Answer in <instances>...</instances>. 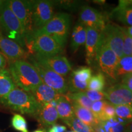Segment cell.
<instances>
[{"label": "cell", "mask_w": 132, "mask_h": 132, "mask_svg": "<svg viewBox=\"0 0 132 132\" xmlns=\"http://www.w3.org/2000/svg\"><path fill=\"white\" fill-rule=\"evenodd\" d=\"M8 70L16 86L26 92H31L43 83L35 67L25 59L7 62Z\"/></svg>", "instance_id": "1"}, {"label": "cell", "mask_w": 132, "mask_h": 132, "mask_svg": "<svg viewBox=\"0 0 132 132\" xmlns=\"http://www.w3.org/2000/svg\"><path fill=\"white\" fill-rule=\"evenodd\" d=\"M0 103L6 108L33 117L40 106L31 93L18 87L0 98Z\"/></svg>", "instance_id": "2"}, {"label": "cell", "mask_w": 132, "mask_h": 132, "mask_svg": "<svg viewBox=\"0 0 132 132\" xmlns=\"http://www.w3.org/2000/svg\"><path fill=\"white\" fill-rule=\"evenodd\" d=\"M25 47L29 55H58L63 48L52 36L46 34L32 32L26 37Z\"/></svg>", "instance_id": "3"}, {"label": "cell", "mask_w": 132, "mask_h": 132, "mask_svg": "<svg viewBox=\"0 0 132 132\" xmlns=\"http://www.w3.org/2000/svg\"><path fill=\"white\" fill-rule=\"evenodd\" d=\"M0 33L25 47V36L22 27L16 16L11 11L9 1H5L2 12L0 14Z\"/></svg>", "instance_id": "4"}, {"label": "cell", "mask_w": 132, "mask_h": 132, "mask_svg": "<svg viewBox=\"0 0 132 132\" xmlns=\"http://www.w3.org/2000/svg\"><path fill=\"white\" fill-rule=\"evenodd\" d=\"M70 15L66 13H59L53 16L44 27L32 32L46 34L53 37L64 48L69 36Z\"/></svg>", "instance_id": "5"}, {"label": "cell", "mask_w": 132, "mask_h": 132, "mask_svg": "<svg viewBox=\"0 0 132 132\" xmlns=\"http://www.w3.org/2000/svg\"><path fill=\"white\" fill-rule=\"evenodd\" d=\"M119 58L106 44L98 40L95 61L105 74L116 80L115 72Z\"/></svg>", "instance_id": "6"}, {"label": "cell", "mask_w": 132, "mask_h": 132, "mask_svg": "<svg viewBox=\"0 0 132 132\" xmlns=\"http://www.w3.org/2000/svg\"><path fill=\"white\" fill-rule=\"evenodd\" d=\"M28 58L37 71L44 84L52 87L60 94L64 95L68 92V81L64 77L40 65L31 57Z\"/></svg>", "instance_id": "7"}, {"label": "cell", "mask_w": 132, "mask_h": 132, "mask_svg": "<svg viewBox=\"0 0 132 132\" xmlns=\"http://www.w3.org/2000/svg\"><path fill=\"white\" fill-rule=\"evenodd\" d=\"M99 40L106 44L120 59L123 57L122 28L114 24H107L100 33Z\"/></svg>", "instance_id": "8"}, {"label": "cell", "mask_w": 132, "mask_h": 132, "mask_svg": "<svg viewBox=\"0 0 132 132\" xmlns=\"http://www.w3.org/2000/svg\"><path fill=\"white\" fill-rule=\"evenodd\" d=\"M9 6L11 11L20 23L26 37L32 32V1L11 0Z\"/></svg>", "instance_id": "9"}, {"label": "cell", "mask_w": 132, "mask_h": 132, "mask_svg": "<svg viewBox=\"0 0 132 132\" xmlns=\"http://www.w3.org/2000/svg\"><path fill=\"white\" fill-rule=\"evenodd\" d=\"M53 5L54 3L51 1H32L33 31L41 29L52 19L53 16Z\"/></svg>", "instance_id": "10"}, {"label": "cell", "mask_w": 132, "mask_h": 132, "mask_svg": "<svg viewBox=\"0 0 132 132\" xmlns=\"http://www.w3.org/2000/svg\"><path fill=\"white\" fill-rule=\"evenodd\" d=\"M28 57H31L37 63L62 77L67 76L72 70V67L68 59L62 56H41L34 54L29 55Z\"/></svg>", "instance_id": "11"}, {"label": "cell", "mask_w": 132, "mask_h": 132, "mask_svg": "<svg viewBox=\"0 0 132 132\" xmlns=\"http://www.w3.org/2000/svg\"><path fill=\"white\" fill-rule=\"evenodd\" d=\"M79 22L100 33L106 26V17L97 9L84 6L80 10Z\"/></svg>", "instance_id": "12"}, {"label": "cell", "mask_w": 132, "mask_h": 132, "mask_svg": "<svg viewBox=\"0 0 132 132\" xmlns=\"http://www.w3.org/2000/svg\"><path fill=\"white\" fill-rule=\"evenodd\" d=\"M0 52L7 59V62L28 58L29 54L18 43L0 33Z\"/></svg>", "instance_id": "13"}, {"label": "cell", "mask_w": 132, "mask_h": 132, "mask_svg": "<svg viewBox=\"0 0 132 132\" xmlns=\"http://www.w3.org/2000/svg\"><path fill=\"white\" fill-rule=\"evenodd\" d=\"M105 94L107 102L114 106L132 105V92L123 84L119 83L108 87Z\"/></svg>", "instance_id": "14"}, {"label": "cell", "mask_w": 132, "mask_h": 132, "mask_svg": "<svg viewBox=\"0 0 132 132\" xmlns=\"http://www.w3.org/2000/svg\"><path fill=\"white\" fill-rule=\"evenodd\" d=\"M91 76L92 70L89 67H81L73 71L67 80L68 91L72 93L85 91Z\"/></svg>", "instance_id": "15"}, {"label": "cell", "mask_w": 132, "mask_h": 132, "mask_svg": "<svg viewBox=\"0 0 132 132\" xmlns=\"http://www.w3.org/2000/svg\"><path fill=\"white\" fill-rule=\"evenodd\" d=\"M34 117L45 128H49L55 125L59 118L56 108L50 103L40 105Z\"/></svg>", "instance_id": "16"}, {"label": "cell", "mask_w": 132, "mask_h": 132, "mask_svg": "<svg viewBox=\"0 0 132 132\" xmlns=\"http://www.w3.org/2000/svg\"><path fill=\"white\" fill-rule=\"evenodd\" d=\"M112 18L125 25L132 26V0H120L111 12Z\"/></svg>", "instance_id": "17"}, {"label": "cell", "mask_w": 132, "mask_h": 132, "mask_svg": "<svg viewBox=\"0 0 132 132\" xmlns=\"http://www.w3.org/2000/svg\"><path fill=\"white\" fill-rule=\"evenodd\" d=\"M99 37L100 32L90 28L86 27L85 48L86 61L88 64H91L95 61Z\"/></svg>", "instance_id": "18"}, {"label": "cell", "mask_w": 132, "mask_h": 132, "mask_svg": "<svg viewBox=\"0 0 132 132\" xmlns=\"http://www.w3.org/2000/svg\"><path fill=\"white\" fill-rule=\"evenodd\" d=\"M29 93L31 94L40 105L50 103L53 100H56L62 95L44 82L29 92Z\"/></svg>", "instance_id": "19"}, {"label": "cell", "mask_w": 132, "mask_h": 132, "mask_svg": "<svg viewBox=\"0 0 132 132\" xmlns=\"http://www.w3.org/2000/svg\"><path fill=\"white\" fill-rule=\"evenodd\" d=\"M70 102L72 103L75 116L85 124L93 128L101 123L95 118L90 110L83 108L74 102Z\"/></svg>", "instance_id": "20"}, {"label": "cell", "mask_w": 132, "mask_h": 132, "mask_svg": "<svg viewBox=\"0 0 132 132\" xmlns=\"http://www.w3.org/2000/svg\"><path fill=\"white\" fill-rule=\"evenodd\" d=\"M56 108L58 117L64 123L69 121L75 116L72 103L65 95H61L57 99Z\"/></svg>", "instance_id": "21"}, {"label": "cell", "mask_w": 132, "mask_h": 132, "mask_svg": "<svg viewBox=\"0 0 132 132\" xmlns=\"http://www.w3.org/2000/svg\"><path fill=\"white\" fill-rule=\"evenodd\" d=\"M86 39V26L78 22L73 28L72 34L71 47L73 52H76L79 47L83 45Z\"/></svg>", "instance_id": "22"}, {"label": "cell", "mask_w": 132, "mask_h": 132, "mask_svg": "<svg viewBox=\"0 0 132 132\" xmlns=\"http://www.w3.org/2000/svg\"><path fill=\"white\" fill-rule=\"evenodd\" d=\"M16 87L8 69L0 70V98L7 95Z\"/></svg>", "instance_id": "23"}, {"label": "cell", "mask_w": 132, "mask_h": 132, "mask_svg": "<svg viewBox=\"0 0 132 132\" xmlns=\"http://www.w3.org/2000/svg\"><path fill=\"white\" fill-rule=\"evenodd\" d=\"M65 96L70 100V102H74L87 110H90L91 109L93 102L90 101L84 92H73V93L69 92L66 94Z\"/></svg>", "instance_id": "24"}, {"label": "cell", "mask_w": 132, "mask_h": 132, "mask_svg": "<svg viewBox=\"0 0 132 132\" xmlns=\"http://www.w3.org/2000/svg\"><path fill=\"white\" fill-rule=\"evenodd\" d=\"M132 72V56H123L119 59L116 70V78Z\"/></svg>", "instance_id": "25"}, {"label": "cell", "mask_w": 132, "mask_h": 132, "mask_svg": "<svg viewBox=\"0 0 132 132\" xmlns=\"http://www.w3.org/2000/svg\"><path fill=\"white\" fill-rule=\"evenodd\" d=\"M105 86V79L102 73L95 74L90 78L87 89L102 92Z\"/></svg>", "instance_id": "26"}, {"label": "cell", "mask_w": 132, "mask_h": 132, "mask_svg": "<svg viewBox=\"0 0 132 132\" xmlns=\"http://www.w3.org/2000/svg\"><path fill=\"white\" fill-rule=\"evenodd\" d=\"M116 116L128 125L132 122V105H125L115 106Z\"/></svg>", "instance_id": "27"}, {"label": "cell", "mask_w": 132, "mask_h": 132, "mask_svg": "<svg viewBox=\"0 0 132 132\" xmlns=\"http://www.w3.org/2000/svg\"><path fill=\"white\" fill-rule=\"evenodd\" d=\"M65 123L75 132H94L92 127L85 124L78 119L75 116L69 121L66 122Z\"/></svg>", "instance_id": "28"}, {"label": "cell", "mask_w": 132, "mask_h": 132, "mask_svg": "<svg viewBox=\"0 0 132 132\" xmlns=\"http://www.w3.org/2000/svg\"><path fill=\"white\" fill-rule=\"evenodd\" d=\"M11 125L16 131L20 132H29L25 118L20 114H15L11 120Z\"/></svg>", "instance_id": "29"}, {"label": "cell", "mask_w": 132, "mask_h": 132, "mask_svg": "<svg viewBox=\"0 0 132 132\" xmlns=\"http://www.w3.org/2000/svg\"><path fill=\"white\" fill-rule=\"evenodd\" d=\"M115 106L108 102L105 101V105L102 109V111L100 114L98 120L100 122L108 121L111 119L116 118Z\"/></svg>", "instance_id": "30"}, {"label": "cell", "mask_w": 132, "mask_h": 132, "mask_svg": "<svg viewBox=\"0 0 132 132\" xmlns=\"http://www.w3.org/2000/svg\"><path fill=\"white\" fill-rule=\"evenodd\" d=\"M123 31V56H132V37L127 32L125 28L122 27Z\"/></svg>", "instance_id": "31"}, {"label": "cell", "mask_w": 132, "mask_h": 132, "mask_svg": "<svg viewBox=\"0 0 132 132\" xmlns=\"http://www.w3.org/2000/svg\"><path fill=\"white\" fill-rule=\"evenodd\" d=\"M84 92L86 95V96L88 97V98L92 102L106 100L105 92L95 91V90L87 89L85 91H84Z\"/></svg>", "instance_id": "32"}, {"label": "cell", "mask_w": 132, "mask_h": 132, "mask_svg": "<svg viewBox=\"0 0 132 132\" xmlns=\"http://www.w3.org/2000/svg\"><path fill=\"white\" fill-rule=\"evenodd\" d=\"M105 100H100V101L94 102L92 103L90 111L95 116V118L98 120L102 113V109H103V107L105 105Z\"/></svg>", "instance_id": "33"}, {"label": "cell", "mask_w": 132, "mask_h": 132, "mask_svg": "<svg viewBox=\"0 0 132 132\" xmlns=\"http://www.w3.org/2000/svg\"><path fill=\"white\" fill-rule=\"evenodd\" d=\"M121 83L124 85L132 92V73H128L122 77Z\"/></svg>", "instance_id": "34"}, {"label": "cell", "mask_w": 132, "mask_h": 132, "mask_svg": "<svg viewBox=\"0 0 132 132\" xmlns=\"http://www.w3.org/2000/svg\"><path fill=\"white\" fill-rule=\"evenodd\" d=\"M49 132H65L67 128L62 125H54L51 128H48Z\"/></svg>", "instance_id": "35"}, {"label": "cell", "mask_w": 132, "mask_h": 132, "mask_svg": "<svg viewBox=\"0 0 132 132\" xmlns=\"http://www.w3.org/2000/svg\"><path fill=\"white\" fill-rule=\"evenodd\" d=\"M127 125L123 124V123H119L116 126L111 127L110 129V132H125V128Z\"/></svg>", "instance_id": "36"}, {"label": "cell", "mask_w": 132, "mask_h": 132, "mask_svg": "<svg viewBox=\"0 0 132 132\" xmlns=\"http://www.w3.org/2000/svg\"><path fill=\"white\" fill-rule=\"evenodd\" d=\"M7 65V60L3 54L0 52V70L6 69Z\"/></svg>", "instance_id": "37"}, {"label": "cell", "mask_w": 132, "mask_h": 132, "mask_svg": "<svg viewBox=\"0 0 132 132\" xmlns=\"http://www.w3.org/2000/svg\"><path fill=\"white\" fill-rule=\"evenodd\" d=\"M93 129L94 130V132H106L103 130V128H102L100 123L97 125V126H95L94 128H93ZM107 132H110V131H107Z\"/></svg>", "instance_id": "38"}, {"label": "cell", "mask_w": 132, "mask_h": 132, "mask_svg": "<svg viewBox=\"0 0 132 132\" xmlns=\"http://www.w3.org/2000/svg\"><path fill=\"white\" fill-rule=\"evenodd\" d=\"M125 132H132V122L127 125Z\"/></svg>", "instance_id": "39"}, {"label": "cell", "mask_w": 132, "mask_h": 132, "mask_svg": "<svg viewBox=\"0 0 132 132\" xmlns=\"http://www.w3.org/2000/svg\"><path fill=\"white\" fill-rule=\"evenodd\" d=\"M125 30H126L127 32L132 37V26H130V27L127 28H125Z\"/></svg>", "instance_id": "40"}, {"label": "cell", "mask_w": 132, "mask_h": 132, "mask_svg": "<svg viewBox=\"0 0 132 132\" xmlns=\"http://www.w3.org/2000/svg\"><path fill=\"white\" fill-rule=\"evenodd\" d=\"M5 1L4 0H0V14H1V12H2V10L3 8V6H4Z\"/></svg>", "instance_id": "41"}, {"label": "cell", "mask_w": 132, "mask_h": 132, "mask_svg": "<svg viewBox=\"0 0 132 132\" xmlns=\"http://www.w3.org/2000/svg\"><path fill=\"white\" fill-rule=\"evenodd\" d=\"M32 132H44V128H39V129L34 130Z\"/></svg>", "instance_id": "42"}, {"label": "cell", "mask_w": 132, "mask_h": 132, "mask_svg": "<svg viewBox=\"0 0 132 132\" xmlns=\"http://www.w3.org/2000/svg\"><path fill=\"white\" fill-rule=\"evenodd\" d=\"M44 132H49L48 128H44Z\"/></svg>", "instance_id": "43"}, {"label": "cell", "mask_w": 132, "mask_h": 132, "mask_svg": "<svg viewBox=\"0 0 132 132\" xmlns=\"http://www.w3.org/2000/svg\"><path fill=\"white\" fill-rule=\"evenodd\" d=\"M68 132H75V131H68Z\"/></svg>", "instance_id": "44"}, {"label": "cell", "mask_w": 132, "mask_h": 132, "mask_svg": "<svg viewBox=\"0 0 132 132\" xmlns=\"http://www.w3.org/2000/svg\"><path fill=\"white\" fill-rule=\"evenodd\" d=\"M131 73H132V72H131Z\"/></svg>", "instance_id": "45"}]
</instances>
